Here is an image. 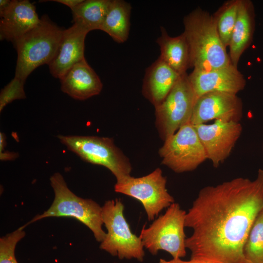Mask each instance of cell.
<instances>
[{"mask_svg":"<svg viewBox=\"0 0 263 263\" xmlns=\"http://www.w3.org/2000/svg\"><path fill=\"white\" fill-rule=\"evenodd\" d=\"M22 226L0 238V263H18L15 256L17 244L25 236Z\"/></svg>","mask_w":263,"mask_h":263,"instance_id":"24","label":"cell"},{"mask_svg":"<svg viewBox=\"0 0 263 263\" xmlns=\"http://www.w3.org/2000/svg\"><path fill=\"white\" fill-rule=\"evenodd\" d=\"M19 156V154L15 152L5 151L4 149L0 150V159L2 161L13 160Z\"/></svg>","mask_w":263,"mask_h":263,"instance_id":"27","label":"cell"},{"mask_svg":"<svg viewBox=\"0 0 263 263\" xmlns=\"http://www.w3.org/2000/svg\"><path fill=\"white\" fill-rule=\"evenodd\" d=\"M102 207V220L107 230L99 247L123 260H144L145 251L140 237L131 231L124 215V206L119 199L108 200Z\"/></svg>","mask_w":263,"mask_h":263,"instance_id":"7","label":"cell"},{"mask_svg":"<svg viewBox=\"0 0 263 263\" xmlns=\"http://www.w3.org/2000/svg\"><path fill=\"white\" fill-rule=\"evenodd\" d=\"M183 23L190 67L208 71L232 64L213 15L198 8L184 17Z\"/></svg>","mask_w":263,"mask_h":263,"instance_id":"2","label":"cell"},{"mask_svg":"<svg viewBox=\"0 0 263 263\" xmlns=\"http://www.w3.org/2000/svg\"><path fill=\"white\" fill-rule=\"evenodd\" d=\"M180 76L158 57L146 69L142 85L143 96L154 107L158 105L168 95Z\"/></svg>","mask_w":263,"mask_h":263,"instance_id":"17","label":"cell"},{"mask_svg":"<svg viewBox=\"0 0 263 263\" xmlns=\"http://www.w3.org/2000/svg\"><path fill=\"white\" fill-rule=\"evenodd\" d=\"M167 178L159 168L149 174L133 177L130 175L116 180V192L129 196L142 204L149 221L153 220L164 208L174 203L166 188Z\"/></svg>","mask_w":263,"mask_h":263,"instance_id":"9","label":"cell"},{"mask_svg":"<svg viewBox=\"0 0 263 263\" xmlns=\"http://www.w3.org/2000/svg\"><path fill=\"white\" fill-rule=\"evenodd\" d=\"M255 23L253 2L240 0L237 19L228 45L230 61L236 67L242 54L252 42Z\"/></svg>","mask_w":263,"mask_h":263,"instance_id":"18","label":"cell"},{"mask_svg":"<svg viewBox=\"0 0 263 263\" xmlns=\"http://www.w3.org/2000/svg\"><path fill=\"white\" fill-rule=\"evenodd\" d=\"M161 35L156 40L160 47L159 57L180 75L187 73L190 67L189 47L184 33L177 37L169 35L165 28L160 27Z\"/></svg>","mask_w":263,"mask_h":263,"instance_id":"19","label":"cell"},{"mask_svg":"<svg viewBox=\"0 0 263 263\" xmlns=\"http://www.w3.org/2000/svg\"><path fill=\"white\" fill-rule=\"evenodd\" d=\"M112 0H83L72 10L74 23L89 32L100 30Z\"/></svg>","mask_w":263,"mask_h":263,"instance_id":"21","label":"cell"},{"mask_svg":"<svg viewBox=\"0 0 263 263\" xmlns=\"http://www.w3.org/2000/svg\"><path fill=\"white\" fill-rule=\"evenodd\" d=\"M0 40L13 45L39 23L35 5L27 0H12L7 9L0 14Z\"/></svg>","mask_w":263,"mask_h":263,"instance_id":"14","label":"cell"},{"mask_svg":"<svg viewBox=\"0 0 263 263\" xmlns=\"http://www.w3.org/2000/svg\"><path fill=\"white\" fill-rule=\"evenodd\" d=\"M193 126L205 149L207 159L211 162L214 168H218L229 156L243 131L240 122L221 120H215L210 124H200Z\"/></svg>","mask_w":263,"mask_h":263,"instance_id":"11","label":"cell"},{"mask_svg":"<svg viewBox=\"0 0 263 263\" xmlns=\"http://www.w3.org/2000/svg\"><path fill=\"white\" fill-rule=\"evenodd\" d=\"M25 81L14 77L12 80L1 89L0 93V112L12 101L26 98L24 90Z\"/></svg>","mask_w":263,"mask_h":263,"instance_id":"25","label":"cell"},{"mask_svg":"<svg viewBox=\"0 0 263 263\" xmlns=\"http://www.w3.org/2000/svg\"><path fill=\"white\" fill-rule=\"evenodd\" d=\"M262 148H263V147H262Z\"/></svg>","mask_w":263,"mask_h":263,"instance_id":"30","label":"cell"},{"mask_svg":"<svg viewBox=\"0 0 263 263\" xmlns=\"http://www.w3.org/2000/svg\"><path fill=\"white\" fill-rule=\"evenodd\" d=\"M239 2L240 0H228L213 14L221 39L226 48L237 19Z\"/></svg>","mask_w":263,"mask_h":263,"instance_id":"22","label":"cell"},{"mask_svg":"<svg viewBox=\"0 0 263 263\" xmlns=\"http://www.w3.org/2000/svg\"><path fill=\"white\" fill-rule=\"evenodd\" d=\"M53 1L63 4L68 6L72 10L80 4L83 0H55Z\"/></svg>","mask_w":263,"mask_h":263,"instance_id":"28","label":"cell"},{"mask_svg":"<svg viewBox=\"0 0 263 263\" xmlns=\"http://www.w3.org/2000/svg\"><path fill=\"white\" fill-rule=\"evenodd\" d=\"M57 138L67 149L83 160L105 167L116 180L131 175L129 158L117 147L113 138L97 136L58 135Z\"/></svg>","mask_w":263,"mask_h":263,"instance_id":"6","label":"cell"},{"mask_svg":"<svg viewBox=\"0 0 263 263\" xmlns=\"http://www.w3.org/2000/svg\"><path fill=\"white\" fill-rule=\"evenodd\" d=\"M50 181L55 193L52 205L47 210L37 215L22 226L25 228L30 224L48 217H71L87 226L96 241L102 242L106 236L102 229V207L91 199L82 198L74 193L60 173H55Z\"/></svg>","mask_w":263,"mask_h":263,"instance_id":"3","label":"cell"},{"mask_svg":"<svg viewBox=\"0 0 263 263\" xmlns=\"http://www.w3.org/2000/svg\"><path fill=\"white\" fill-rule=\"evenodd\" d=\"M11 0H0V14L6 10L10 4Z\"/></svg>","mask_w":263,"mask_h":263,"instance_id":"29","label":"cell"},{"mask_svg":"<svg viewBox=\"0 0 263 263\" xmlns=\"http://www.w3.org/2000/svg\"><path fill=\"white\" fill-rule=\"evenodd\" d=\"M242 116L243 103L237 94L210 92L197 98L190 123L194 125L212 120L239 122Z\"/></svg>","mask_w":263,"mask_h":263,"instance_id":"12","label":"cell"},{"mask_svg":"<svg viewBox=\"0 0 263 263\" xmlns=\"http://www.w3.org/2000/svg\"><path fill=\"white\" fill-rule=\"evenodd\" d=\"M186 213L174 202L149 227L144 226L139 236L144 247L153 255L159 250H164L173 259L184 257L187 248L184 231Z\"/></svg>","mask_w":263,"mask_h":263,"instance_id":"5","label":"cell"},{"mask_svg":"<svg viewBox=\"0 0 263 263\" xmlns=\"http://www.w3.org/2000/svg\"><path fill=\"white\" fill-rule=\"evenodd\" d=\"M158 153L162 164L179 173L194 170L207 159L196 130L190 122L165 140Z\"/></svg>","mask_w":263,"mask_h":263,"instance_id":"10","label":"cell"},{"mask_svg":"<svg viewBox=\"0 0 263 263\" xmlns=\"http://www.w3.org/2000/svg\"><path fill=\"white\" fill-rule=\"evenodd\" d=\"M188 78L196 98L214 92L237 94L246 85L244 75L232 64L208 71L193 69Z\"/></svg>","mask_w":263,"mask_h":263,"instance_id":"13","label":"cell"},{"mask_svg":"<svg viewBox=\"0 0 263 263\" xmlns=\"http://www.w3.org/2000/svg\"><path fill=\"white\" fill-rule=\"evenodd\" d=\"M132 7L123 0H112L100 30L118 43L125 42L129 37Z\"/></svg>","mask_w":263,"mask_h":263,"instance_id":"20","label":"cell"},{"mask_svg":"<svg viewBox=\"0 0 263 263\" xmlns=\"http://www.w3.org/2000/svg\"><path fill=\"white\" fill-rule=\"evenodd\" d=\"M263 210V169L254 180L238 177L203 188L186 213L192 229L186 247L191 259L214 263H247L243 247Z\"/></svg>","mask_w":263,"mask_h":263,"instance_id":"1","label":"cell"},{"mask_svg":"<svg viewBox=\"0 0 263 263\" xmlns=\"http://www.w3.org/2000/svg\"><path fill=\"white\" fill-rule=\"evenodd\" d=\"M63 32L46 16L42 17L37 26L14 44L18 54L15 76L25 81L37 67L48 65L57 52Z\"/></svg>","mask_w":263,"mask_h":263,"instance_id":"4","label":"cell"},{"mask_svg":"<svg viewBox=\"0 0 263 263\" xmlns=\"http://www.w3.org/2000/svg\"><path fill=\"white\" fill-rule=\"evenodd\" d=\"M60 81L61 91L79 100L99 94L103 87L98 75L85 58L74 65Z\"/></svg>","mask_w":263,"mask_h":263,"instance_id":"16","label":"cell"},{"mask_svg":"<svg viewBox=\"0 0 263 263\" xmlns=\"http://www.w3.org/2000/svg\"><path fill=\"white\" fill-rule=\"evenodd\" d=\"M88 33L75 23L63 30L57 52L48 65L54 77L61 79L74 65L85 59V39Z\"/></svg>","mask_w":263,"mask_h":263,"instance_id":"15","label":"cell"},{"mask_svg":"<svg viewBox=\"0 0 263 263\" xmlns=\"http://www.w3.org/2000/svg\"><path fill=\"white\" fill-rule=\"evenodd\" d=\"M159 263H214L203 260L192 259L189 261H183L181 258L172 259V260L167 261L163 259H160Z\"/></svg>","mask_w":263,"mask_h":263,"instance_id":"26","label":"cell"},{"mask_svg":"<svg viewBox=\"0 0 263 263\" xmlns=\"http://www.w3.org/2000/svg\"><path fill=\"white\" fill-rule=\"evenodd\" d=\"M243 253L247 263H263V210L249 231L244 245Z\"/></svg>","mask_w":263,"mask_h":263,"instance_id":"23","label":"cell"},{"mask_svg":"<svg viewBox=\"0 0 263 263\" xmlns=\"http://www.w3.org/2000/svg\"><path fill=\"white\" fill-rule=\"evenodd\" d=\"M197 98L186 73L180 76L165 99L154 107L155 125L164 141L190 122Z\"/></svg>","mask_w":263,"mask_h":263,"instance_id":"8","label":"cell"}]
</instances>
